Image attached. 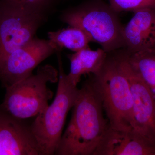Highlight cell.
Returning a JSON list of instances; mask_svg holds the SVG:
<instances>
[{
    "label": "cell",
    "instance_id": "14",
    "mask_svg": "<svg viewBox=\"0 0 155 155\" xmlns=\"http://www.w3.org/2000/svg\"><path fill=\"white\" fill-rule=\"evenodd\" d=\"M49 40L59 51L66 48L74 52L88 48L91 42L89 37L80 28L73 26L48 33Z\"/></svg>",
    "mask_w": 155,
    "mask_h": 155
},
{
    "label": "cell",
    "instance_id": "2",
    "mask_svg": "<svg viewBox=\"0 0 155 155\" xmlns=\"http://www.w3.org/2000/svg\"><path fill=\"white\" fill-rule=\"evenodd\" d=\"M108 53L104 64L92 76L110 127L117 130L134 129L133 101L130 84L116 51Z\"/></svg>",
    "mask_w": 155,
    "mask_h": 155
},
{
    "label": "cell",
    "instance_id": "10",
    "mask_svg": "<svg viewBox=\"0 0 155 155\" xmlns=\"http://www.w3.org/2000/svg\"><path fill=\"white\" fill-rule=\"evenodd\" d=\"M0 155H39L30 127L0 113Z\"/></svg>",
    "mask_w": 155,
    "mask_h": 155
},
{
    "label": "cell",
    "instance_id": "11",
    "mask_svg": "<svg viewBox=\"0 0 155 155\" xmlns=\"http://www.w3.org/2000/svg\"><path fill=\"white\" fill-rule=\"evenodd\" d=\"M134 13L122 27L123 48L130 53L155 50V8H145Z\"/></svg>",
    "mask_w": 155,
    "mask_h": 155
},
{
    "label": "cell",
    "instance_id": "16",
    "mask_svg": "<svg viewBox=\"0 0 155 155\" xmlns=\"http://www.w3.org/2000/svg\"><path fill=\"white\" fill-rule=\"evenodd\" d=\"M25 8L49 12L60 2L61 0H1Z\"/></svg>",
    "mask_w": 155,
    "mask_h": 155
},
{
    "label": "cell",
    "instance_id": "12",
    "mask_svg": "<svg viewBox=\"0 0 155 155\" xmlns=\"http://www.w3.org/2000/svg\"><path fill=\"white\" fill-rule=\"evenodd\" d=\"M107 55L103 49L92 51L89 47L68 55L70 62V72L67 74L70 82L77 86L81 76L94 75L98 72Z\"/></svg>",
    "mask_w": 155,
    "mask_h": 155
},
{
    "label": "cell",
    "instance_id": "3",
    "mask_svg": "<svg viewBox=\"0 0 155 155\" xmlns=\"http://www.w3.org/2000/svg\"><path fill=\"white\" fill-rule=\"evenodd\" d=\"M117 13L104 0H87L65 10L61 20L80 28L91 42L99 44L107 53L123 48L122 25Z\"/></svg>",
    "mask_w": 155,
    "mask_h": 155
},
{
    "label": "cell",
    "instance_id": "6",
    "mask_svg": "<svg viewBox=\"0 0 155 155\" xmlns=\"http://www.w3.org/2000/svg\"><path fill=\"white\" fill-rule=\"evenodd\" d=\"M48 13L0 0V61L33 39Z\"/></svg>",
    "mask_w": 155,
    "mask_h": 155
},
{
    "label": "cell",
    "instance_id": "15",
    "mask_svg": "<svg viewBox=\"0 0 155 155\" xmlns=\"http://www.w3.org/2000/svg\"><path fill=\"white\" fill-rule=\"evenodd\" d=\"M114 11L119 13L123 11H133L145 8H155V0H108Z\"/></svg>",
    "mask_w": 155,
    "mask_h": 155
},
{
    "label": "cell",
    "instance_id": "8",
    "mask_svg": "<svg viewBox=\"0 0 155 155\" xmlns=\"http://www.w3.org/2000/svg\"><path fill=\"white\" fill-rule=\"evenodd\" d=\"M120 65L129 81L133 101L134 129L155 145V98L150 89L128 65L124 51L117 52Z\"/></svg>",
    "mask_w": 155,
    "mask_h": 155
},
{
    "label": "cell",
    "instance_id": "9",
    "mask_svg": "<svg viewBox=\"0 0 155 155\" xmlns=\"http://www.w3.org/2000/svg\"><path fill=\"white\" fill-rule=\"evenodd\" d=\"M93 155H155V145L134 129L117 130L109 127Z\"/></svg>",
    "mask_w": 155,
    "mask_h": 155
},
{
    "label": "cell",
    "instance_id": "13",
    "mask_svg": "<svg viewBox=\"0 0 155 155\" xmlns=\"http://www.w3.org/2000/svg\"><path fill=\"white\" fill-rule=\"evenodd\" d=\"M124 51L128 65L150 87L155 98V50L133 53Z\"/></svg>",
    "mask_w": 155,
    "mask_h": 155
},
{
    "label": "cell",
    "instance_id": "1",
    "mask_svg": "<svg viewBox=\"0 0 155 155\" xmlns=\"http://www.w3.org/2000/svg\"><path fill=\"white\" fill-rule=\"evenodd\" d=\"M91 77L79 89L69 124L56 151L58 155H93L110 127Z\"/></svg>",
    "mask_w": 155,
    "mask_h": 155
},
{
    "label": "cell",
    "instance_id": "7",
    "mask_svg": "<svg viewBox=\"0 0 155 155\" xmlns=\"http://www.w3.org/2000/svg\"><path fill=\"white\" fill-rule=\"evenodd\" d=\"M59 51L49 40L35 37L0 61V79L6 87L32 75L43 61Z\"/></svg>",
    "mask_w": 155,
    "mask_h": 155
},
{
    "label": "cell",
    "instance_id": "4",
    "mask_svg": "<svg viewBox=\"0 0 155 155\" xmlns=\"http://www.w3.org/2000/svg\"><path fill=\"white\" fill-rule=\"evenodd\" d=\"M61 52H57L59 69L55 98L50 105L37 116L30 127L39 155L55 154L67 114L73 108L79 91L64 72Z\"/></svg>",
    "mask_w": 155,
    "mask_h": 155
},
{
    "label": "cell",
    "instance_id": "5",
    "mask_svg": "<svg viewBox=\"0 0 155 155\" xmlns=\"http://www.w3.org/2000/svg\"><path fill=\"white\" fill-rule=\"evenodd\" d=\"M58 80V71L54 67L50 65L39 67L36 74L7 87L3 109L19 120L37 116L47 107L53 97L47 84Z\"/></svg>",
    "mask_w": 155,
    "mask_h": 155
}]
</instances>
